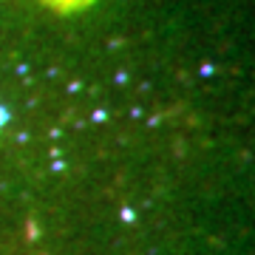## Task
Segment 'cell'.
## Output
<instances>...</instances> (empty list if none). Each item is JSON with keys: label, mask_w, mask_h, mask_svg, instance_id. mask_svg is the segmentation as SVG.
<instances>
[{"label": "cell", "mask_w": 255, "mask_h": 255, "mask_svg": "<svg viewBox=\"0 0 255 255\" xmlns=\"http://www.w3.org/2000/svg\"><path fill=\"white\" fill-rule=\"evenodd\" d=\"M57 3H74V0H57Z\"/></svg>", "instance_id": "6da1fadb"}]
</instances>
